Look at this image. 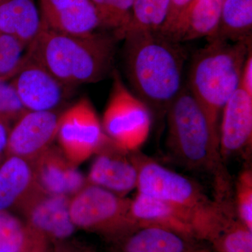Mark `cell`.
I'll list each match as a JSON object with an SVG mask.
<instances>
[{
  "mask_svg": "<svg viewBox=\"0 0 252 252\" xmlns=\"http://www.w3.org/2000/svg\"><path fill=\"white\" fill-rule=\"evenodd\" d=\"M26 46L14 36L0 32V79L9 81L17 74L24 61Z\"/></svg>",
  "mask_w": 252,
  "mask_h": 252,
  "instance_id": "obj_26",
  "label": "cell"
},
{
  "mask_svg": "<svg viewBox=\"0 0 252 252\" xmlns=\"http://www.w3.org/2000/svg\"><path fill=\"white\" fill-rule=\"evenodd\" d=\"M219 139L223 160L245 153L252 147V96L240 86L222 110Z\"/></svg>",
  "mask_w": 252,
  "mask_h": 252,
  "instance_id": "obj_14",
  "label": "cell"
},
{
  "mask_svg": "<svg viewBox=\"0 0 252 252\" xmlns=\"http://www.w3.org/2000/svg\"><path fill=\"white\" fill-rule=\"evenodd\" d=\"M11 82L21 103L30 112L58 110L73 89L63 84L26 54L22 65Z\"/></svg>",
  "mask_w": 252,
  "mask_h": 252,
  "instance_id": "obj_10",
  "label": "cell"
},
{
  "mask_svg": "<svg viewBox=\"0 0 252 252\" xmlns=\"http://www.w3.org/2000/svg\"><path fill=\"white\" fill-rule=\"evenodd\" d=\"M39 11L44 26L64 34L88 35L102 28L91 0H39Z\"/></svg>",
  "mask_w": 252,
  "mask_h": 252,
  "instance_id": "obj_16",
  "label": "cell"
},
{
  "mask_svg": "<svg viewBox=\"0 0 252 252\" xmlns=\"http://www.w3.org/2000/svg\"><path fill=\"white\" fill-rule=\"evenodd\" d=\"M170 0H135L127 30L158 32L165 23Z\"/></svg>",
  "mask_w": 252,
  "mask_h": 252,
  "instance_id": "obj_24",
  "label": "cell"
},
{
  "mask_svg": "<svg viewBox=\"0 0 252 252\" xmlns=\"http://www.w3.org/2000/svg\"><path fill=\"white\" fill-rule=\"evenodd\" d=\"M152 124L148 106L132 94L114 72L112 94L102 118L104 133L119 148L136 152L147 142Z\"/></svg>",
  "mask_w": 252,
  "mask_h": 252,
  "instance_id": "obj_8",
  "label": "cell"
},
{
  "mask_svg": "<svg viewBox=\"0 0 252 252\" xmlns=\"http://www.w3.org/2000/svg\"><path fill=\"white\" fill-rule=\"evenodd\" d=\"M130 210L137 224L159 225L212 242L234 207L216 213L198 212L137 193L131 199Z\"/></svg>",
  "mask_w": 252,
  "mask_h": 252,
  "instance_id": "obj_7",
  "label": "cell"
},
{
  "mask_svg": "<svg viewBox=\"0 0 252 252\" xmlns=\"http://www.w3.org/2000/svg\"><path fill=\"white\" fill-rule=\"evenodd\" d=\"M191 1L192 0H170L166 19L159 32L163 35H168L181 14Z\"/></svg>",
  "mask_w": 252,
  "mask_h": 252,
  "instance_id": "obj_29",
  "label": "cell"
},
{
  "mask_svg": "<svg viewBox=\"0 0 252 252\" xmlns=\"http://www.w3.org/2000/svg\"><path fill=\"white\" fill-rule=\"evenodd\" d=\"M41 189L28 160L7 157L0 165V211L18 210Z\"/></svg>",
  "mask_w": 252,
  "mask_h": 252,
  "instance_id": "obj_19",
  "label": "cell"
},
{
  "mask_svg": "<svg viewBox=\"0 0 252 252\" xmlns=\"http://www.w3.org/2000/svg\"><path fill=\"white\" fill-rule=\"evenodd\" d=\"M137 193L195 211L220 212L231 207L210 198L198 184L153 159L137 154Z\"/></svg>",
  "mask_w": 252,
  "mask_h": 252,
  "instance_id": "obj_5",
  "label": "cell"
},
{
  "mask_svg": "<svg viewBox=\"0 0 252 252\" xmlns=\"http://www.w3.org/2000/svg\"><path fill=\"white\" fill-rule=\"evenodd\" d=\"M166 115L167 146L171 156L188 170L211 175L215 198H229L230 180L220 156L219 137L188 88H182Z\"/></svg>",
  "mask_w": 252,
  "mask_h": 252,
  "instance_id": "obj_3",
  "label": "cell"
},
{
  "mask_svg": "<svg viewBox=\"0 0 252 252\" xmlns=\"http://www.w3.org/2000/svg\"><path fill=\"white\" fill-rule=\"evenodd\" d=\"M224 0H192L167 37L177 42L216 35Z\"/></svg>",
  "mask_w": 252,
  "mask_h": 252,
  "instance_id": "obj_18",
  "label": "cell"
},
{
  "mask_svg": "<svg viewBox=\"0 0 252 252\" xmlns=\"http://www.w3.org/2000/svg\"><path fill=\"white\" fill-rule=\"evenodd\" d=\"M126 74L137 97L158 114L167 109L182 89L187 52L160 32H124Z\"/></svg>",
  "mask_w": 252,
  "mask_h": 252,
  "instance_id": "obj_1",
  "label": "cell"
},
{
  "mask_svg": "<svg viewBox=\"0 0 252 252\" xmlns=\"http://www.w3.org/2000/svg\"><path fill=\"white\" fill-rule=\"evenodd\" d=\"M100 20L102 29L112 31L123 39L130 22L135 0H91Z\"/></svg>",
  "mask_w": 252,
  "mask_h": 252,
  "instance_id": "obj_25",
  "label": "cell"
},
{
  "mask_svg": "<svg viewBox=\"0 0 252 252\" xmlns=\"http://www.w3.org/2000/svg\"><path fill=\"white\" fill-rule=\"evenodd\" d=\"M27 112L11 82L0 79V119L16 122Z\"/></svg>",
  "mask_w": 252,
  "mask_h": 252,
  "instance_id": "obj_28",
  "label": "cell"
},
{
  "mask_svg": "<svg viewBox=\"0 0 252 252\" xmlns=\"http://www.w3.org/2000/svg\"><path fill=\"white\" fill-rule=\"evenodd\" d=\"M0 252H1V250H0Z\"/></svg>",
  "mask_w": 252,
  "mask_h": 252,
  "instance_id": "obj_33",
  "label": "cell"
},
{
  "mask_svg": "<svg viewBox=\"0 0 252 252\" xmlns=\"http://www.w3.org/2000/svg\"><path fill=\"white\" fill-rule=\"evenodd\" d=\"M233 205L239 220L252 230V169H245L239 175L235 184Z\"/></svg>",
  "mask_w": 252,
  "mask_h": 252,
  "instance_id": "obj_27",
  "label": "cell"
},
{
  "mask_svg": "<svg viewBox=\"0 0 252 252\" xmlns=\"http://www.w3.org/2000/svg\"><path fill=\"white\" fill-rule=\"evenodd\" d=\"M31 163L36 182L46 193L72 198L87 185L77 165L54 144Z\"/></svg>",
  "mask_w": 252,
  "mask_h": 252,
  "instance_id": "obj_17",
  "label": "cell"
},
{
  "mask_svg": "<svg viewBox=\"0 0 252 252\" xmlns=\"http://www.w3.org/2000/svg\"><path fill=\"white\" fill-rule=\"evenodd\" d=\"M41 28L35 0H0V32L14 36L28 48Z\"/></svg>",
  "mask_w": 252,
  "mask_h": 252,
  "instance_id": "obj_20",
  "label": "cell"
},
{
  "mask_svg": "<svg viewBox=\"0 0 252 252\" xmlns=\"http://www.w3.org/2000/svg\"><path fill=\"white\" fill-rule=\"evenodd\" d=\"M56 139L63 154L77 166L95 155L111 140L104 133L94 107L86 98L62 113Z\"/></svg>",
  "mask_w": 252,
  "mask_h": 252,
  "instance_id": "obj_9",
  "label": "cell"
},
{
  "mask_svg": "<svg viewBox=\"0 0 252 252\" xmlns=\"http://www.w3.org/2000/svg\"><path fill=\"white\" fill-rule=\"evenodd\" d=\"M207 40L205 47L194 56L187 88L219 137L222 110L240 87L252 41L233 43L218 38Z\"/></svg>",
  "mask_w": 252,
  "mask_h": 252,
  "instance_id": "obj_4",
  "label": "cell"
},
{
  "mask_svg": "<svg viewBox=\"0 0 252 252\" xmlns=\"http://www.w3.org/2000/svg\"><path fill=\"white\" fill-rule=\"evenodd\" d=\"M10 123L0 119V165L6 158L8 139L11 127Z\"/></svg>",
  "mask_w": 252,
  "mask_h": 252,
  "instance_id": "obj_31",
  "label": "cell"
},
{
  "mask_svg": "<svg viewBox=\"0 0 252 252\" xmlns=\"http://www.w3.org/2000/svg\"><path fill=\"white\" fill-rule=\"evenodd\" d=\"M212 243L217 252H252V230L233 212L227 217Z\"/></svg>",
  "mask_w": 252,
  "mask_h": 252,
  "instance_id": "obj_23",
  "label": "cell"
},
{
  "mask_svg": "<svg viewBox=\"0 0 252 252\" xmlns=\"http://www.w3.org/2000/svg\"><path fill=\"white\" fill-rule=\"evenodd\" d=\"M130 207L131 199L87 184L71 198L69 212L77 228L98 233L111 240L137 225Z\"/></svg>",
  "mask_w": 252,
  "mask_h": 252,
  "instance_id": "obj_6",
  "label": "cell"
},
{
  "mask_svg": "<svg viewBox=\"0 0 252 252\" xmlns=\"http://www.w3.org/2000/svg\"><path fill=\"white\" fill-rule=\"evenodd\" d=\"M59 111L28 112L10 130L6 157H17L30 162L53 145L57 137Z\"/></svg>",
  "mask_w": 252,
  "mask_h": 252,
  "instance_id": "obj_12",
  "label": "cell"
},
{
  "mask_svg": "<svg viewBox=\"0 0 252 252\" xmlns=\"http://www.w3.org/2000/svg\"><path fill=\"white\" fill-rule=\"evenodd\" d=\"M109 252H198L196 240L155 225L137 224L109 240Z\"/></svg>",
  "mask_w": 252,
  "mask_h": 252,
  "instance_id": "obj_15",
  "label": "cell"
},
{
  "mask_svg": "<svg viewBox=\"0 0 252 252\" xmlns=\"http://www.w3.org/2000/svg\"><path fill=\"white\" fill-rule=\"evenodd\" d=\"M240 87L252 96V51H250L242 72Z\"/></svg>",
  "mask_w": 252,
  "mask_h": 252,
  "instance_id": "obj_30",
  "label": "cell"
},
{
  "mask_svg": "<svg viewBox=\"0 0 252 252\" xmlns=\"http://www.w3.org/2000/svg\"><path fill=\"white\" fill-rule=\"evenodd\" d=\"M252 0H224L216 35L230 42L252 41Z\"/></svg>",
  "mask_w": 252,
  "mask_h": 252,
  "instance_id": "obj_22",
  "label": "cell"
},
{
  "mask_svg": "<svg viewBox=\"0 0 252 252\" xmlns=\"http://www.w3.org/2000/svg\"><path fill=\"white\" fill-rule=\"evenodd\" d=\"M70 200V197L51 195L41 189L18 210L26 223L46 240L66 241L77 229L69 212Z\"/></svg>",
  "mask_w": 252,
  "mask_h": 252,
  "instance_id": "obj_13",
  "label": "cell"
},
{
  "mask_svg": "<svg viewBox=\"0 0 252 252\" xmlns=\"http://www.w3.org/2000/svg\"><path fill=\"white\" fill-rule=\"evenodd\" d=\"M95 157L86 177L87 184L122 197H126L137 189L139 176L137 152H126L110 140Z\"/></svg>",
  "mask_w": 252,
  "mask_h": 252,
  "instance_id": "obj_11",
  "label": "cell"
},
{
  "mask_svg": "<svg viewBox=\"0 0 252 252\" xmlns=\"http://www.w3.org/2000/svg\"><path fill=\"white\" fill-rule=\"evenodd\" d=\"M47 241L31 226L8 211H0V250L46 252Z\"/></svg>",
  "mask_w": 252,
  "mask_h": 252,
  "instance_id": "obj_21",
  "label": "cell"
},
{
  "mask_svg": "<svg viewBox=\"0 0 252 252\" xmlns=\"http://www.w3.org/2000/svg\"><path fill=\"white\" fill-rule=\"evenodd\" d=\"M54 252H96L92 248L84 245L66 243V242H56Z\"/></svg>",
  "mask_w": 252,
  "mask_h": 252,
  "instance_id": "obj_32",
  "label": "cell"
},
{
  "mask_svg": "<svg viewBox=\"0 0 252 252\" xmlns=\"http://www.w3.org/2000/svg\"><path fill=\"white\" fill-rule=\"evenodd\" d=\"M118 39L114 32H95L83 36L64 34L42 23L26 54L63 84L74 88L98 82L112 72Z\"/></svg>",
  "mask_w": 252,
  "mask_h": 252,
  "instance_id": "obj_2",
  "label": "cell"
}]
</instances>
